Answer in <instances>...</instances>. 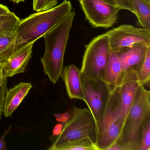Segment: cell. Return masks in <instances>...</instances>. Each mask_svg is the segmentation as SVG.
<instances>
[{"label":"cell","instance_id":"6da1fadb","mask_svg":"<svg viewBox=\"0 0 150 150\" xmlns=\"http://www.w3.org/2000/svg\"><path fill=\"white\" fill-rule=\"evenodd\" d=\"M72 9L71 1L64 0L51 9L37 12L21 20L16 31L15 39L8 50L6 59L26 45L34 44L43 37L67 16Z\"/></svg>","mask_w":150,"mask_h":150},{"label":"cell","instance_id":"7a4b0ae2","mask_svg":"<svg viewBox=\"0 0 150 150\" xmlns=\"http://www.w3.org/2000/svg\"><path fill=\"white\" fill-rule=\"evenodd\" d=\"M75 15V11H72L43 37L45 49L41 62L45 73L54 84L57 82L64 69L65 52Z\"/></svg>","mask_w":150,"mask_h":150},{"label":"cell","instance_id":"3957f363","mask_svg":"<svg viewBox=\"0 0 150 150\" xmlns=\"http://www.w3.org/2000/svg\"><path fill=\"white\" fill-rule=\"evenodd\" d=\"M150 120V91L139 85L117 143L123 150H139L142 132Z\"/></svg>","mask_w":150,"mask_h":150},{"label":"cell","instance_id":"277c9868","mask_svg":"<svg viewBox=\"0 0 150 150\" xmlns=\"http://www.w3.org/2000/svg\"><path fill=\"white\" fill-rule=\"evenodd\" d=\"M86 138L91 139L96 144L95 121L88 109L73 106L71 115L63 125L61 132L57 136L51 137L52 144L49 150H57L63 144Z\"/></svg>","mask_w":150,"mask_h":150},{"label":"cell","instance_id":"5b68a950","mask_svg":"<svg viewBox=\"0 0 150 150\" xmlns=\"http://www.w3.org/2000/svg\"><path fill=\"white\" fill-rule=\"evenodd\" d=\"M110 87V93L96 133V145L98 150H108L116 143L124 125L118 85Z\"/></svg>","mask_w":150,"mask_h":150},{"label":"cell","instance_id":"8992f818","mask_svg":"<svg viewBox=\"0 0 150 150\" xmlns=\"http://www.w3.org/2000/svg\"><path fill=\"white\" fill-rule=\"evenodd\" d=\"M110 48L107 34L94 38L85 46L81 73L92 80L104 81Z\"/></svg>","mask_w":150,"mask_h":150},{"label":"cell","instance_id":"52a82bcc","mask_svg":"<svg viewBox=\"0 0 150 150\" xmlns=\"http://www.w3.org/2000/svg\"><path fill=\"white\" fill-rule=\"evenodd\" d=\"M81 81L86 103L95 121L97 133L110 93V87L104 81L92 80L82 74Z\"/></svg>","mask_w":150,"mask_h":150},{"label":"cell","instance_id":"ba28073f","mask_svg":"<svg viewBox=\"0 0 150 150\" xmlns=\"http://www.w3.org/2000/svg\"><path fill=\"white\" fill-rule=\"evenodd\" d=\"M86 19L93 28H109L116 23L120 8L104 0H79Z\"/></svg>","mask_w":150,"mask_h":150},{"label":"cell","instance_id":"9c48e42d","mask_svg":"<svg viewBox=\"0 0 150 150\" xmlns=\"http://www.w3.org/2000/svg\"><path fill=\"white\" fill-rule=\"evenodd\" d=\"M110 50L117 52L137 44L150 45V30L122 24L107 31Z\"/></svg>","mask_w":150,"mask_h":150},{"label":"cell","instance_id":"30bf717a","mask_svg":"<svg viewBox=\"0 0 150 150\" xmlns=\"http://www.w3.org/2000/svg\"><path fill=\"white\" fill-rule=\"evenodd\" d=\"M139 85L135 68H131L122 73L118 86L120 93L121 117L124 124Z\"/></svg>","mask_w":150,"mask_h":150},{"label":"cell","instance_id":"8fae6325","mask_svg":"<svg viewBox=\"0 0 150 150\" xmlns=\"http://www.w3.org/2000/svg\"><path fill=\"white\" fill-rule=\"evenodd\" d=\"M60 77L64 83L69 98L81 100L86 103L81 69L75 65H69L63 69Z\"/></svg>","mask_w":150,"mask_h":150},{"label":"cell","instance_id":"7c38bea8","mask_svg":"<svg viewBox=\"0 0 150 150\" xmlns=\"http://www.w3.org/2000/svg\"><path fill=\"white\" fill-rule=\"evenodd\" d=\"M34 44L31 43L26 45L2 62L6 77H12L25 72L32 57Z\"/></svg>","mask_w":150,"mask_h":150},{"label":"cell","instance_id":"4fadbf2b","mask_svg":"<svg viewBox=\"0 0 150 150\" xmlns=\"http://www.w3.org/2000/svg\"><path fill=\"white\" fill-rule=\"evenodd\" d=\"M32 87L28 82H21L7 90L4 100L3 113L6 117L12 115L20 106Z\"/></svg>","mask_w":150,"mask_h":150},{"label":"cell","instance_id":"5bb4252c","mask_svg":"<svg viewBox=\"0 0 150 150\" xmlns=\"http://www.w3.org/2000/svg\"><path fill=\"white\" fill-rule=\"evenodd\" d=\"M150 46L144 44H137L117 52L122 64V73L131 68L136 69L143 61Z\"/></svg>","mask_w":150,"mask_h":150},{"label":"cell","instance_id":"9a60e30c","mask_svg":"<svg viewBox=\"0 0 150 150\" xmlns=\"http://www.w3.org/2000/svg\"><path fill=\"white\" fill-rule=\"evenodd\" d=\"M122 73V66L117 52L110 50L105 69L104 81L110 86L118 85Z\"/></svg>","mask_w":150,"mask_h":150},{"label":"cell","instance_id":"2e32d148","mask_svg":"<svg viewBox=\"0 0 150 150\" xmlns=\"http://www.w3.org/2000/svg\"><path fill=\"white\" fill-rule=\"evenodd\" d=\"M133 13L137 18V24L150 30V2L144 0H131Z\"/></svg>","mask_w":150,"mask_h":150},{"label":"cell","instance_id":"e0dca14e","mask_svg":"<svg viewBox=\"0 0 150 150\" xmlns=\"http://www.w3.org/2000/svg\"><path fill=\"white\" fill-rule=\"evenodd\" d=\"M20 21V18L11 11L0 16V36L16 31Z\"/></svg>","mask_w":150,"mask_h":150},{"label":"cell","instance_id":"ac0fdd59","mask_svg":"<svg viewBox=\"0 0 150 150\" xmlns=\"http://www.w3.org/2000/svg\"><path fill=\"white\" fill-rule=\"evenodd\" d=\"M135 69L139 84L144 86L148 85L149 86L150 82V46L147 49L143 61Z\"/></svg>","mask_w":150,"mask_h":150},{"label":"cell","instance_id":"d6986e66","mask_svg":"<svg viewBox=\"0 0 150 150\" xmlns=\"http://www.w3.org/2000/svg\"><path fill=\"white\" fill-rule=\"evenodd\" d=\"M57 150H98V149L92 139L86 138L63 144Z\"/></svg>","mask_w":150,"mask_h":150},{"label":"cell","instance_id":"ffe728a7","mask_svg":"<svg viewBox=\"0 0 150 150\" xmlns=\"http://www.w3.org/2000/svg\"><path fill=\"white\" fill-rule=\"evenodd\" d=\"M16 37V31L0 36V61L1 62L6 59L8 50L14 42Z\"/></svg>","mask_w":150,"mask_h":150},{"label":"cell","instance_id":"44dd1931","mask_svg":"<svg viewBox=\"0 0 150 150\" xmlns=\"http://www.w3.org/2000/svg\"><path fill=\"white\" fill-rule=\"evenodd\" d=\"M58 1V0H33V9L36 12L46 11L56 6Z\"/></svg>","mask_w":150,"mask_h":150},{"label":"cell","instance_id":"7402d4cb","mask_svg":"<svg viewBox=\"0 0 150 150\" xmlns=\"http://www.w3.org/2000/svg\"><path fill=\"white\" fill-rule=\"evenodd\" d=\"M150 150V120L146 124L141 135L139 150Z\"/></svg>","mask_w":150,"mask_h":150},{"label":"cell","instance_id":"603a6c76","mask_svg":"<svg viewBox=\"0 0 150 150\" xmlns=\"http://www.w3.org/2000/svg\"><path fill=\"white\" fill-rule=\"evenodd\" d=\"M116 5L121 9L129 10L132 13L134 12L131 0H114Z\"/></svg>","mask_w":150,"mask_h":150},{"label":"cell","instance_id":"cb8c5ba5","mask_svg":"<svg viewBox=\"0 0 150 150\" xmlns=\"http://www.w3.org/2000/svg\"><path fill=\"white\" fill-rule=\"evenodd\" d=\"M7 81L8 80H7L2 86L0 87V119H1L2 113L3 112L4 100L7 91Z\"/></svg>","mask_w":150,"mask_h":150},{"label":"cell","instance_id":"d4e9b609","mask_svg":"<svg viewBox=\"0 0 150 150\" xmlns=\"http://www.w3.org/2000/svg\"><path fill=\"white\" fill-rule=\"evenodd\" d=\"M11 129V126L10 125L8 129L6 130L5 131L3 135L0 137V150H7V147L6 142L5 141V137H6L7 134H8V132H10Z\"/></svg>","mask_w":150,"mask_h":150},{"label":"cell","instance_id":"484cf974","mask_svg":"<svg viewBox=\"0 0 150 150\" xmlns=\"http://www.w3.org/2000/svg\"><path fill=\"white\" fill-rule=\"evenodd\" d=\"M7 80H8L7 78L4 74L3 64L0 61V87L2 86Z\"/></svg>","mask_w":150,"mask_h":150},{"label":"cell","instance_id":"4316f807","mask_svg":"<svg viewBox=\"0 0 150 150\" xmlns=\"http://www.w3.org/2000/svg\"><path fill=\"white\" fill-rule=\"evenodd\" d=\"M54 116L56 120L59 122H65L67 120V115L65 114H54Z\"/></svg>","mask_w":150,"mask_h":150},{"label":"cell","instance_id":"83f0119b","mask_svg":"<svg viewBox=\"0 0 150 150\" xmlns=\"http://www.w3.org/2000/svg\"><path fill=\"white\" fill-rule=\"evenodd\" d=\"M63 125L59 124L55 126L54 129H53V132H52V137L57 136L58 135H59L60 133V132H61V130H62Z\"/></svg>","mask_w":150,"mask_h":150},{"label":"cell","instance_id":"f1b7e54d","mask_svg":"<svg viewBox=\"0 0 150 150\" xmlns=\"http://www.w3.org/2000/svg\"><path fill=\"white\" fill-rule=\"evenodd\" d=\"M9 12L10 10L7 7L0 4V16L6 14Z\"/></svg>","mask_w":150,"mask_h":150},{"label":"cell","instance_id":"f546056e","mask_svg":"<svg viewBox=\"0 0 150 150\" xmlns=\"http://www.w3.org/2000/svg\"><path fill=\"white\" fill-rule=\"evenodd\" d=\"M123 150L122 149V147L120 146L118 144V143H115L114 144L112 145L108 149V150Z\"/></svg>","mask_w":150,"mask_h":150},{"label":"cell","instance_id":"4dcf8cb0","mask_svg":"<svg viewBox=\"0 0 150 150\" xmlns=\"http://www.w3.org/2000/svg\"><path fill=\"white\" fill-rule=\"evenodd\" d=\"M105 1L108 2V3H110V4H112V5H116L115 3L114 0H104Z\"/></svg>","mask_w":150,"mask_h":150},{"label":"cell","instance_id":"1f68e13d","mask_svg":"<svg viewBox=\"0 0 150 150\" xmlns=\"http://www.w3.org/2000/svg\"><path fill=\"white\" fill-rule=\"evenodd\" d=\"M10 1H13L14 3L18 4V3H20V2H23L25 0H10Z\"/></svg>","mask_w":150,"mask_h":150},{"label":"cell","instance_id":"d6a6232c","mask_svg":"<svg viewBox=\"0 0 150 150\" xmlns=\"http://www.w3.org/2000/svg\"><path fill=\"white\" fill-rule=\"evenodd\" d=\"M145 1H147L148 2H150V0H144Z\"/></svg>","mask_w":150,"mask_h":150}]
</instances>
